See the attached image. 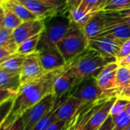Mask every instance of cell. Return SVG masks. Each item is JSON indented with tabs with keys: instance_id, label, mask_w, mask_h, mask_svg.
<instances>
[{
	"instance_id": "cell-47",
	"label": "cell",
	"mask_w": 130,
	"mask_h": 130,
	"mask_svg": "<svg viewBox=\"0 0 130 130\" xmlns=\"http://www.w3.org/2000/svg\"><path fill=\"white\" fill-rule=\"evenodd\" d=\"M128 87H130V82H129V85H128Z\"/></svg>"
},
{
	"instance_id": "cell-39",
	"label": "cell",
	"mask_w": 130,
	"mask_h": 130,
	"mask_svg": "<svg viewBox=\"0 0 130 130\" xmlns=\"http://www.w3.org/2000/svg\"><path fill=\"white\" fill-rule=\"evenodd\" d=\"M120 66H124V67H129L130 66V54L125 58H123L117 61Z\"/></svg>"
},
{
	"instance_id": "cell-44",
	"label": "cell",
	"mask_w": 130,
	"mask_h": 130,
	"mask_svg": "<svg viewBox=\"0 0 130 130\" xmlns=\"http://www.w3.org/2000/svg\"><path fill=\"white\" fill-rule=\"evenodd\" d=\"M8 0H0V4H4L5 2H7Z\"/></svg>"
},
{
	"instance_id": "cell-41",
	"label": "cell",
	"mask_w": 130,
	"mask_h": 130,
	"mask_svg": "<svg viewBox=\"0 0 130 130\" xmlns=\"http://www.w3.org/2000/svg\"><path fill=\"white\" fill-rule=\"evenodd\" d=\"M82 108H81V109H82ZM80 110H79V111H80ZM79 111H78V113L76 114V116L74 117V119H73V120H72V121L69 123V124L68 125V126L66 127V129L65 130H73L74 129L75 124V122H76V120H77V118H78V113H79Z\"/></svg>"
},
{
	"instance_id": "cell-18",
	"label": "cell",
	"mask_w": 130,
	"mask_h": 130,
	"mask_svg": "<svg viewBox=\"0 0 130 130\" xmlns=\"http://www.w3.org/2000/svg\"><path fill=\"white\" fill-rule=\"evenodd\" d=\"M25 58L24 55L14 53L0 62V70L11 74H21Z\"/></svg>"
},
{
	"instance_id": "cell-17",
	"label": "cell",
	"mask_w": 130,
	"mask_h": 130,
	"mask_svg": "<svg viewBox=\"0 0 130 130\" xmlns=\"http://www.w3.org/2000/svg\"><path fill=\"white\" fill-rule=\"evenodd\" d=\"M113 21L100 36H107L122 41L130 39V27L122 21L117 12H113Z\"/></svg>"
},
{
	"instance_id": "cell-45",
	"label": "cell",
	"mask_w": 130,
	"mask_h": 130,
	"mask_svg": "<svg viewBox=\"0 0 130 130\" xmlns=\"http://www.w3.org/2000/svg\"><path fill=\"white\" fill-rule=\"evenodd\" d=\"M107 1H108V0H103V5H104V6H105L106 3L107 2ZM102 10H103V9H102Z\"/></svg>"
},
{
	"instance_id": "cell-4",
	"label": "cell",
	"mask_w": 130,
	"mask_h": 130,
	"mask_svg": "<svg viewBox=\"0 0 130 130\" xmlns=\"http://www.w3.org/2000/svg\"><path fill=\"white\" fill-rule=\"evenodd\" d=\"M57 47L67 63L88 48V40L84 30L72 22L71 27Z\"/></svg>"
},
{
	"instance_id": "cell-40",
	"label": "cell",
	"mask_w": 130,
	"mask_h": 130,
	"mask_svg": "<svg viewBox=\"0 0 130 130\" xmlns=\"http://www.w3.org/2000/svg\"><path fill=\"white\" fill-rule=\"evenodd\" d=\"M11 55H12V54L10 52H8V50H6L4 48L0 47V62L3 61L5 59H6L7 57H8Z\"/></svg>"
},
{
	"instance_id": "cell-34",
	"label": "cell",
	"mask_w": 130,
	"mask_h": 130,
	"mask_svg": "<svg viewBox=\"0 0 130 130\" xmlns=\"http://www.w3.org/2000/svg\"><path fill=\"white\" fill-rule=\"evenodd\" d=\"M69 124V123L58 120L57 121L52 123L50 126H48L45 130H65Z\"/></svg>"
},
{
	"instance_id": "cell-32",
	"label": "cell",
	"mask_w": 130,
	"mask_h": 130,
	"mask_svg": "<svg viewBox=\"0 0 130 130\" xmlns=\"http://www.w3.org/2000/svg\"><path fill=\"white\" fill-rule=\"evenodd\" d=\"M18 92L0 88V104L6 102L14 101Z\"/></svg>"
},
{
	"instance_id": "cell-49",
	"label": "cell",
	"mask_w": 130,
	"mask_h": 130,
	"mask_svg": "<svg viewBox=\"0 0 130 130\" xmlns=\"http://www.w3.org/2000/svg\"><path fill=\"white\" fill-rule=\"evenodd\" d=\"M98 130H101V128H100V129H98Z\"/></svg>"
},
{
	"instance_id": "cell-19",
	"label": "cell",
	"mask_w": 130,
	"mask_h": 130,
	"mask_svg": "<svg viewBox=\"0 0 130 130\" xmlns=\"http://www.w3.org/2000/svg\"><path fill=\"white\" fill-rule=\"evenodd\" d=\"M0 27L14 31L19 25H21L24 22L19 17H18L13 11H11L5 5H0Z\"/></svg>"
},
{
	"instance_id": "cell-12",
	"label": "cell",
	"mask_w": 130,
	"mask_h": 130,
	"mask_svg": "<svg viewBox=\"0 0 130 130\" xmlns=\"http://www.w3.org/2000/svg\"><path fill=\"white\" fill-rule=\"evenodd\" d=\"M113 19V12L100 11L97 13L84 29V32L88 40L101 35L110 26Z\"/></svg>"
},
{
	"instance_id": "cell-5",
	"label": "cell",
	"mask_w": 130,
	"mask_h": 130,
	"mask_svg": "<svg viewBox=\"0 0 130 130\" xmlns=\"http://www.w3.org/2000/svg\"><path fill=\"white\" fill-rule=\"evenodd\" d=\"M69 95L76 98L86 104L111 98L108 93L103 91L99 86L97 78L82 81L71 90Z\"/></svg>"
},
{
	"instance_id": "cell-25",
	"label": "cell",
	"mask_w": 130,
	"mask_h": 130,
	"mask_svg": "<svg viewBox=\"0 0 130 130\" xmlns=\"http://www.w3.org/2000/svg\"><path fill=\"white\" fill-rule=\"evenodd\" d=\"M130 82V69L127 67L120 66L117 73V81L116 86L117 89L119 91V94L120 92L128 87Z\"/></svg>"
},
{
	"instance_id": "cell-20",
	"label": "cell",
	"mask_w": 130,
	"mask_h": 130,
	"mask_svg": "<svg viewBox=\"0 0 130 130\" xmlns=\"http://www.w3.org/2000/svg\"><path fill=\"white\" fill-rule=\"evenodd\" d=\"M97 13H88L76 5L69 8V16L71 21L84 30L88 23Z\"/></svg>"
},
{
	"instance_id": "cell-3",
	"label": "cell",
	"mask_w": 130,
	"mask_h": 130,
	"mask_svg": "<svg viewBox=\"0 0 130 130\" xmlns=\"http://www.w3.org/2000/svg\"><path fill=\"white\" fill-rule=\"evenodd\" d=\"M45 27L42 32L37 52L57 47L58 43L67 34L72 25L69 11L44 20Z\"/></svg>"
},
{
	"instance_id": "cell-15",
	"label": "cell",
	"mask_w": 130,
	"mask_h": 130,
	"mask_svg": "<svg viewBox=\"0 0 130 130\" xmlns=\"http://www.w3.org/2000/svg\"><path fill=\"white\" fill-rule=\"evenodd\" d=\"M117 97L109 98L104 101L94 111L93 115L89 119L87 125L90 130H98L105 121L110 116L112 107L116 101Z\"/></svg>"
},
{
	"instance_id": "cell-28",
	"label": "cell",
	"mask_w": 130,
	"mask_h": 130,
	"mask_svg": "<svg viewBox=\"0 0 130 130\" xmlns=\"http://www.w3.org/2000/svg\"><path fill=\"white\" fill-rule=\"evenodd\" d=\"M111 117L116 130H126L129 127L130 117L126 110L119 114Z\"/></svg>"
},
{
	"instance_id": "cell-42",
	"label": "cell",
	"mask_w": 130,
	"mask_h": 130,
	"mask_svg": "<svg viewBox=\"0 0 130 130\" xmlns=\"http://www.w3.org/2000/svg\"><path fill=\"white\" fill-rule=\"evenodd\" d=\"M78 0H67L69 8H71V7L75 5L78 3Z\"/></svg>"
},
{
	"instance_id": "cell-10",
	"label": "cell",
	"mask_w": 130,
	"mask_h": 130,
	"mask_svg": "<svg viewBox=\"0 0 130 130\" xmlns=\"http://www.w3.org/2000/svg\"><path fill=\"white\" fill-rule=\"evenodd\" d=\"M88 104L84 103L81 100L68 94L67 96H65L59 101H56V107L54 109L55 114L58 120L65 121L66 123H70L81 110V108Z\"/></svg>"
},
{
	"instance_id": "cell-9",
	"label": "cell",
	"mask_w": 130,
	"mask_h": 130,
	"mask_svg": "<svg viewBox=\"0 0 130 130\" xmlns=\"http://www.w3.org/2000/svg\"><path fill=\"white\" fill-rule=\"evenodd\" d=\"M46 73L48 72L44 70L40 63L39 53L35 52L29 54L26 56L20 74L21 85L35 82L43 77Z\"/></svg>"
},
{
	"instance_id": "cell-21",
	"label": "cell",
	"mask_w": 130,
	"mask_h": 130,
	"mask_svg": "<svg viewBox=\"0 0 130 130\" xmlns=\"http://www.w3.org/2000/svg\"><path fill=\"white\" fill-rule=\"evenodd\" d=\"M21 86L20 74H11L0 70V88L18 92Z\"/></svg>"
},
{
	"instance_id": "cell-23",
	"label": "cell",
	"mask_w": 130,
	"mask_h": 130,
	"mask_svg": "<svg viewBox=\"0 0 130 130\" xmlns=\"http://www.w3.org/2000/svg\"><path fill=\"white\" fill-rule=\"evenodd\" d=\"M0 47L5 49L11 54L16 53L18 48L13 31L2 27H0Z\"/></svg>"
},
{
	"instance_id": "cell-24",
	"label": "cell",
	"mask_w": 130,
	"mask_h": 130,
	"mask_svg": "<svg viewBox=\"0 0 130 130\" xmlns=\"http://www.w3.org/2000/svg\"><path fill=\"white\" fill-rule=\"evenodd\" d=\"M41 34H38L37 35H34V37H31L26 40H24L23 43H21L18 48L17 53L19 54H22L24 56H27L29 54L34 53L35 52H37V47L40 43V40L41 37Z\"/></svg>"
},
{
	"instance_id": "cell-13",
	"label": "cell",
	"mask_w": 130,
	"mask_h": 130,
	"mask_svg": "<svg viewBox=\"0 0 130 130\" xmlns=\"http://www.w3.org/2000/svg\"><path fill=\"white\" fill-rule=\"evenodd\" d=\"M44 20L36 19L33 21H24L14 31L13 34L18 46L27 39L41 34L44 29Z\"/></svg>"
},
{
	"instance_id": "cell-16",
	"label": "cell",
	"mask_w": 130,
	"mask_h": 130,
	"mask_svg": "<svg viewBox=\"0 0 130 130\" xmlns=\"http://www.w3.org/2000/svg\"><path fill=\"white\" fill-rule=\"evenodd\" d=\"M38 19L46 20L60 13L56 8L39 0H18Z\"/></svg>"
},
{
	"instance_id": "cell-31",
	"label": "cell",
	"mask_w": 130,
	"mask_h": 130,
	"mask_svg": "<svg viewBox=\"0 0 130 130\" xmlns=\"http://www.w3.org/2000/svg\"><path fill=\"white\" fill-rule=\"evenodd\" d=\"M130 102L127 100L123 99V98H120L117 97L116 101L114 102L111 111H110V116H115L117 114H119L123 111L126 110L127 105L129 104Z\"/></svg>"
},
{
	"instance_id": "cell-43",
	"label": "cell",
	"mask_w": 130,
	"mask_h": 130,
	"mask_svg": "<svg viewBox=\"0 0 130 130\" xmlns=\"http://www.w3.org/2000/svg\"><path fill=\"white\" fill-rule=\"evenodd\" d=\"M126 113L129 114V116L130 117V103L127 105V107H126Z\"/></svg>"
},
{
	"instance_id": "cell-48",
	"label": "cell",
	"mask_w": 130,
	"mask_h": 130,
	"mask_svg": "<svg viewBox=\"0 0 130 130\" xmlns=\"http://www.w3.org/2000/svg\"><path fill=\"white\" fill-rule=\"evenodd\" d=\"M127 68H129V69H130V66H129V67H127Z\"/></svg>"
},
{
	"instance_id": "cell-36",
	"label": "cell",
	"mask_w": 130,
	"mask_h": 130,
	"mask_svg": "<svg viewBox=\"0 0 130 130\" xmlns=\"http://www.w3.org/2000/svg\"><path fill=\"white\" fill-rule=\"evenodd\" d=\"M120 18L122 19V21L126 23L129 27H130V9L124 10L117 12Z\"/></svg>"
},
{
	"instance_id": "cell-30",
	"label": "cell",
	"mask_w": 130,
	"mask_h": 130,
	"mask_svg": "<svg viewBox=\"0 0 130 130\" xmlns=\"http://www.w3.org/2000/svg\"><path fill=\"white\" fill-rule=\"evenodd\" d=\"M50 6L56 8L60 13H64L69 11L67 0H39Z\"/></svg>"
},
{
	"instance_id": "cell-37",
	"label": "cell",
	"mask_w": 130,
	"mask_h": 130,
	"mask_svg": "<svg viewBox=\"0 0 130 130\" xmlns=\"http://www.w3.org/2000/svg\"><path fill=\"white\" fill-rule=\"evenodd\" d=\"M101 130H116L114 123L113 122V119L112 117L110 116L108 117V119L105 121V123L102 125V126L101 127Z\"/></svg>"
},
{
	"instance_id": "cell-7",
	"label": "cell",
	"mask_w": 130,
	"mask_h": 130,
	"mask_svg": "<svg viewBox=\"0 0 130 130\" xmlns=\"http://www.w3.org/2000/svg\"><path fill=\"white\" fill-rule=\"evenodd\" d=\"M76 85V77L69 65L55 71L53 78V94L56 101L67 96Z\"/></svg>"
},
{
	"instance_id": "cell-27",
	"label": "cell",
	"mask_w": 130,
	"mask_h": 130,
	"mask_svg": "<svg viewBox=\"0 0 130 130\" xmlns=\"http://www.w3.org/2000/svg\"><path fill=\"white\" fill-rule=\"evenodd\" d=\"M130 9V0H108L101 11L119 12Z\"/></svg>"
},
{
	"instance_id": "cell-26",
	"label": "cell",
	"mask_w": 130,
	"mask_h": 130,
	"mask_svg": "<svg viewBox=\"0 0 130 130\" xmlns=\"http://www.w3.org/2000/svg\"><path fill=\"white\" fill-rule=\"evenodd\" d=\"M75 5L88 13H98L104 8L103 0H79Z\"/></svg>"
},
{
	"instance_id": "cell-11",
	"label": "cell",
	"mask_w": 130,
	"mask_h": 130,
	"mask_svg": "<svg viewBox=\"0 0 130 130\" xmlns=\"http://www.w3.org/2000/svg\"><path fill=\"white\" fill-rule=\"evenodd\" d=\"M120 67L117 62H111L107 64L99 75L97 77L98 83L103 91L108 93L110 98L118 97L119 91L117 89V73Z\"/></svg>"
},
{
	"instance_id": "cell-33",
	"label": "cell",
	"mask_w": 130,
	"mask_h": 130,
	"mask_svg": "<svg viewBox=\"0 0 130 130\" xmlns=\"http://www.w3.org/2000/svg\"><path fill=\"white\" fill-rule=\"evenodd\" d=\"M130 54V39H128L123 42L117 56V61L126 57Z\"/></svg>"
},
{
	"instance_id": "cell-2",
	"label": "cell",
	"mask_w": 130,
	"mask_h": 130,
	"mask_svg": "<svg viewBox=\"0 0 130 130\" xmlns=\"http://www.w3.org/2000/svg\"><path fill=\"white\" fill-rule=\"evenodd\" d=\"M109 62H111L104 58L98 51L88 47L67 63L76 77L77 85L85 79L97 78L104 67Z\"/></svg>"
},
{
	"instance_id": "cell-22",
	"label": "cell",
	"mask_w": 130,
	"mask_h": 130,
	"mask_svg": "<svg viewBox=\"0 0 130 130\" xmlns=\"http://www.w3.org/2000/svg\"><path fill=\"white\" fill-rule=\"evenodd\" d=\"M5 5L13 11L18 17H19L23 21H33L38 19L34 14H33L21 2L18 0H8L4 4H0Z\"/></svg>"
},
{
	"instance_id": "cell-29",
	"label": "cell",
	"mask_w": 130,
	"mask_h": 130,
	"mask_svg": "<svg viewBox=\"0 0 130 130\" xmlns=\"http://www.w3.org/2000/svg\"><path fill=\"white\" fill-rule=\"evenodd\" d=\"M54 109L50 113H49L46 116H45L43 118H42L31 130H45L52 123L57 121L58 118L55 114Z\"/></svg>"
},
{
	"instance_id": "cell-8",
	"label": "cell",
	"mask_w": 130,
	"mask_h": 130,
	"mask_svg": "<svg viewBox=\"0 0 130 130\" xmlns=\"http://www.w3.org/2000/svg\"><path fill=\"white\" fill-rule=\"evenodd\" d=\"M123 42L107 36H98L88 40V47L98 51L109 61L117 62V56Z\"/></svg>"
},
{
	"instance_id": "cell-50",
	"label": "cell",
	"mask_w": 130,
	"mask_h": 130,
	"mask_svg": "<svg viewBox=\"0 0 130 130\" xmlns=\"http://www.w3.org/2000/svg\"><path fill=\"white\" fill-rule=\"evenodd\" d=\"M78 1H79V0H78Z\"/></svg>"
},
{
	"instance_id": "cell-14",
	"label": "cell",
	"mask_w": 130,
	"mask_h": 130,
	"mask_svg": "<svg viewBox=\"0 0 130 130\" xmlns=\"http://www.w3.org/2000/svg\"><path fill=\"white\" fill-rule=\"evenodd\" d=\"M38 53L40 63L47 72L56 71L66 65V62L58 47L44 50Z\"/></svg>"
},
{
	"instance_id": "cell-35",
	"label": "cell",
	"mask_w": 130,
	"mask_h": 130,
	"mask_svg": "<svg viewBox=\"0 0 130 130\" xmlns=\"http://www.w3.org/2000/svg\"><path fill=\"white\" fill-rule=\"evenodd\" d=\"M2 130H24V125L22 118L21 117L20 119L16 120L13 124Z\"/></svg>"
},
{
	"instance_id": "cell-38",
	"label": "cell",
	"mask_w": 130,
	"mask_h": 130,
	"mask_svg": "<svg viewBox=\"0 0 130 130\" xmlns=\"http://www.w3.org/2000/svg\"><path fill=\"white\" fill-rule=\"evenodd\" d=\"M118 98L127 100V101H129L130 102V87H126V88H124L120 92V94H119Z\"/></svg>"
},
{
	"instance_id": "cell-6",
	"label": "cell",
	"mask_w": 130,
	"mask_h": 130,
	"mask_svg": "<svg viewBox=\"0 0 130 130\" xmlns=\"http://www.w3.org/2000/svg\"><path fill=\"white\" fill-rule=\"evenodd\" d=\"M56 98L53 94H51L28 109L21 117L24 125V130L32 129L42 118L56 107Z\"/></svg>"
},
{
	"instance_id": "cell-1",
	"label": "cell",
	"mask_w": 130,
	"mask_h": 130,
	"mask_svg": "<svg viewBox=\"0 0 130 130\" xmlns=\"http://www.w3.org/2000/svg\"><path fill=\"white\" fill-rule=\"evenodd\" d=\"M54 73L55 71L50 72L41 78L21 86L8 113L1 120L0 130L13 124L28 109L37 104L47 95L53 94Z\"/></svg>"
},
{
	"instance_id": "cell-46",
	"label": "cell",
	"mask_w": 130,
	"mask_h": 130,
	"mask_svg": "<svg viewBox=\"0 0 130 130\" xmlns=\"http://www.w3.org/2000/svg\"><path fill=\"white\" fill-rule=\"evenodd\" d=\"M126 130H130V126H129V128H128Z\"/></svg>"
}]
</instances>
